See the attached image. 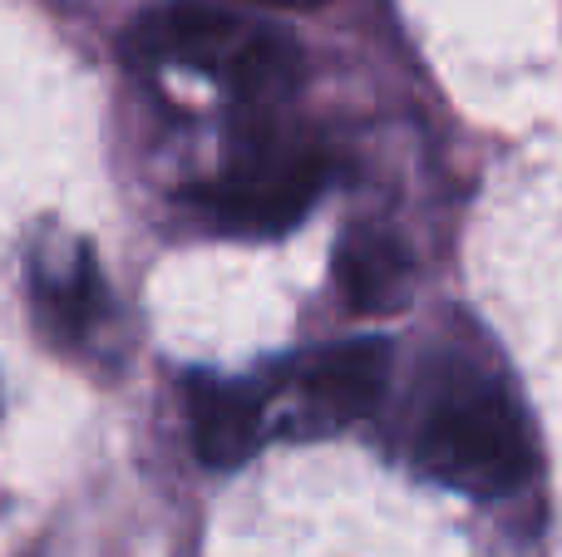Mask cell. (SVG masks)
Wrapping results in <instances>:
<instances>
[{"label":"cell","mask_w":562,"mask_h":557,"mask_svg":"<svg viewBox=\"0 0 562 557\" xmlns=\"http://www.w3.org/2000/svg\"><path fill=\"white\" fill-rule=\"evenodd\" d=\"M415 464L469 499H508L533 474L518 405L484 375H449L415 424Z\"/></svg>","instance_id":"cell-1"},{"label":"cell","mask_w":562,"mask_h":557,"mask_svg":"<svg viewBox=\"0 0 562 557\" xmlns=\"http://www.w3.org/2000/svg\"><path fill=\"white\" fill-rule=\"evenodd\" d=\"M252 5H281V10L301 5V10H311V5H321V0H252Z\"/></svg>","instance_id":"cell-8"},{"label":"cell","mask_w":562,"mask_h":557,"mask_svg":"<svg viewBox=\"0 0 562 557\" xmlns=\"http://www.w3.org/2000/svg\"><path fill=\"white\" fill-rule=\"evenodd\" d=\"M326 187V158L321 154H286V158H257V163L233 168L227 178L198 183L183 193V203L198 217L233 237H277L291 232L311 203Z\"/></svg>","instance_id":"cell-3"},{"label":"cell","mask_w":562,"mask_h":557,"mask_svg":"<svg viewBox=\"0 0 562 557\" xmlns=\"http://www.w3.org/2000/svg\"><path fill=\"white\" fill-rule=\"evenodd\" d=\"M336 282L356 311H390L405 296L409 252L390 232H350L336 252Z\"/></svg>","instance_id":"cell-6"},{"label":"cell","mask_w":562,"mask_h":557,"mask_svg":"<svg viewBox=\"0 0 562 557\" xmlns=\"http://www.w3.org/2000/svg\"><path fill=\"white\" fill-rule=\"evenodd\" d=\"M188 430L207 469H243L267 444V395L247 380L188 375Z\"/></svg>","instance_id":"cell-5"},{"label":"cell","mask_w":562,"mask_h":557,"mask_svg":"<svg viewBox=\"0 0 562 557\" xmlns=\"http://www.w3.org/2000/svg\"><path fill=\"white\" fill-rule=\"evenodd\" d=\"M35 302L45 311V321L55 326L59 336H79L89 321H94L99 302H104V286H99V266L89 247H75L69 266L49 272V266H35Z\"/></svg>","instance_id":"cell-7"},{"label":"cell","mask_w":562,"mask_h":557,"mask_svg":"<svg viewBox=\"0 0 562 557\" xmlns=\"http://www.w3.org/2000/svg\"><path fill=\"white\" fill-rule=\"evenodd\" d=\"M390 341L385 336H350L321 345L296 371V390L321 424H356L385 400Z\"/></svg>","instance_id":"cell-4"},{"label":"cell","mask_w":562,"mask_h":557,"mask_svg":"<svg viewBox=\"0 0 562 557\" xmlns=\"http://www.w3.org/2000/svg\"><path fill=\"white\" fill-rule=\"evenodd\" d=\"M128 49L148 65L198 69L243 99H277L296 84L301 55L286 35L217 5H164L134 20Z\"/></svg>","instance_id":"cell-2"}]
</instances>
